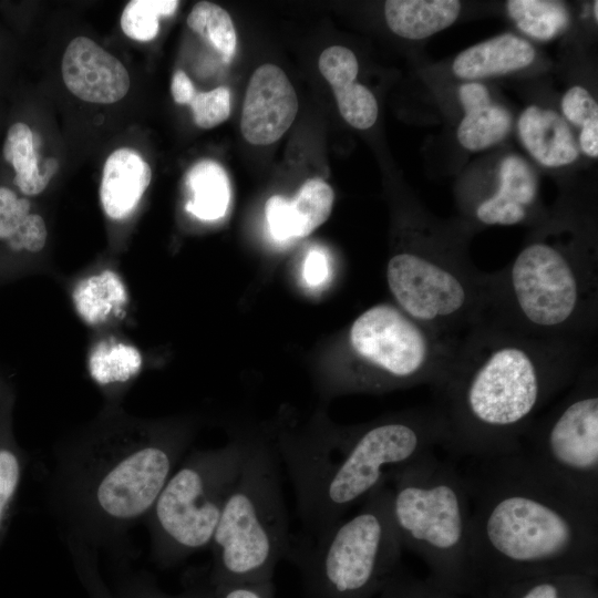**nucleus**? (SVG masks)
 Returning <instances> with one entry per match:
<instances>
[{"instance_id": "1", "label": "nucleus", "mask_w": 598, "mask_h": 598, "mask_svg": "<svg viewBox=\"0 0 598 598\" xmlns=\"http://www.w3.org/2000/svg\"><path fill=\"white\" fill-rule=\"evenodd\" d=\"M594 342L532 336L487 317L458 336L432 386L447 457L517 452L532 422L594 359Z\"/></svg>"}, {"instance_id": "2", "label": "nucleus", "mask_w": 598, "mask_h": 598, "mask_svg": "<svg viewBox=\"0 0 598 598\" xmlns=\"http://www.w3.org/2000/svg\"><path fill=\"white\" fill-rule=\"evenodd\" d=\"M467 462L471 568L514 576L596 566L598 513L546 481L519 451Z\"/></svg>"}, {"instance_id": "3", "label": "nucleus", "mask_w": 598, "mask_h": 598, "mask_svg": "<svg viewBox=\"0 0 598 598\" xmlns=\"http://www.w3.org/2000/svg\"><path fill=\"white\" fill-rule=\"evenodd\" d=\"M445 442V422L434 404L348 431L282 437L278 460L293 485L301 535L319 536L394 473Z\"/></svg>"}, {"instance_id": "4", "label": "nucleus", "mask_w": 598, "mask_h": 598, "mask_svg": "<svg viewBox=\"0 0 598 598\" xmlns=\"http://www.w3.org/2000/svg\"><path fill=\"white\" fill-rule=\"evenodd\" d=\"M185 446L177 433L122 424L66 447L56 460L52 497L70 542L115 543L145 520Z\"/></svg>"}, {"instance_id": "5", "label": "nucleus", "mask_w": 598, "mask_h": 598, "mask_svg": "<svg viewBox=\"0 0 598 598\" xmlns=\"http://www.w3.org/2000/svg\"><path fill=\"white\" fill-rule=\"evenodd\" d=\"M485 317L532 336L594 341L598 260L589 224L573 214L543 220L506 267L488 272Z\"/></svg>"}, {"instance_id": "6", "label": "nucleus", "mask_w": 598, "mask_h": 598, "mask_svg": "<svg viewBox=\"0 0 598 598\" xmlns=\"http://www.w3.org/2000/svg\"><path fill=\"white\" fill-rule=\"evenodd\" d=\"M404 243L386 264V282L398 308L424 327L458 337L480 322L488 307V272L467 255L470 230L413 213Z\"/></svg>"}, {"instance_id": "7", "label": "nucleus", "mask_w": 598, "mask_h": 598, "mask_svg": "<svg viewBox=\"0 0 598 598\" xmlns=\"http://www.w3.org/2000/svg\"><path fill=\"white\" fill-rule=\"evenodd\" d=\"M402 549L385 484L319 536L291 535L285 558L299 569L305 598H369L390 580Z\"/></svg>"}, {"instance_id": "8", "label": "nucleus", "mask_w": 598, "mask_h": 598, "mask_svg": "<svg viewBox=\"0 0 598 598\" xmlns=\"http://www.w3.org/2000/svg\"><path fill=\"white\" fill-rule=\"evenodd\" d=\"M278 457L261 444L246 445L210 545L212 585L272 579L291 535Z\"/></svg>"}, {"instance_id": "9", "label": "nucleus", "mask_w": 598, "mask_h": 598, "mask_svg": "<svg viewBox=\"0 0 598 598\" xmlns=\"http://www.w3.org/2000/svg\"><path fill=\"white\" fill-rule=\"evenodd\" d=\"M388 485L402 548L423 557L442 576L471 568V502L454 461L430 451L394 473Z\"/></svg>"}, {"instance_id": "10", "label": "nucleus", "mask_w": 598, "mask_h": 598, "mask_svg": "<svg viewBox=\"0 0 598 598\" xmlns=\"http://www.w3.org/2000/svg\"><path fill=\"white\" fill-rule=\"evenodd\" d=\"M246 445L194 452L175 468L146 517L154 559L164 567L210 548Z\"/></svg>"}, {"instance_id": "11", "label": "nucleus", "mask_w": 598, "mask_h": 598, "mask_svg": "<svg viewBox=\"0 0 598 598\" xmlns=\"http://www.w3.org/2000/svg\"><path fill=\"white\" fill-rule=\"evenodd\" d=\"M556 488L598 513V365L579 372L565 394L540 413L518 450Z\"/></svg>"}, {"instance_id": "12", "label": "nucleus", "mask_w": 598, "mask_h": 598, "mask_svg": "<svg viewBox=\"0 0 598 598\" xmlns=\"http://www.w3.org/2000/svg\"><path fill=\"white\" fill-rule=\"evenodd\" d=\"M458 337L440 334L392 305H375L351 324L348 341L364 367L357 386L427 384L442 378Z\"/></svg>"}, {"instance_id": "13", "label": "nucleus", "mask_w": 598, "mask_h": 598, "mask_svg": "<svg viewBox=\"0 0 598 598\" xmlns=\"http://www.w3.org/2000/svg\"><path fill=\"white\" fill-rule=\"evenodd\" d=\"M297 93L286 73L266 63L252 73L243 104L240 131L254 145L278 141L298 113Z\"/></svg>"}, {"instance_id": "14", "label": "nucleus", "mask_w": 598, "mask_h": 598, "mask_svg": "<svg viewBox=\"0 0 598 598\" xmlns=\"http://www.w3.org/2000/svg\"><path fill=\"white\" fill-rule=\"evenodd\" d=\"M61 71L68 90L85 102L115 103L130 90L123 63L87 37H76L69 43Z\"/></svg>"}, {"instance_id": "15", "label": "nucleus", "mask_w": 598, "mask_h": 598, "mask_svg": "<svg viewBox=\"0 0 598 598\" xmlns=\"http://www.w3.org/2000/svg\"><path fill=\"white\" fill-rule=\"evenodd\" d=\"M538 181L528 162L517 154L505 156L497 169L493 192L475 200L471 219L478 226H514L532 220L536 213Z\"/></svg>"}, {"instance_id": "16", "label": "nucleus", "mask_w": 598, "mask_h": 598, "mask_svg": "<svg viewBox=\"0 0 598 598\" xmlns=\"http://www.w3.org/2000/svg\"><path fill=\"white\" fill-rule=\"evenodd\" d=\"M516 127L525 151L544 167H565L580 155L571 126L551 109L535 104L526 106L517 118Z\"/></svg>"}, {"instance_id": "17", "label": "nucleus", "mask_w": 598, "mask_h": 598, "mask_svg": "<svg viewBox=\"0 0 598 598\" xmlns=\"http://www.w3.org/2000/svg\"><path fill=\"white\" fill-rule=\"evenodd\" d=\"M463 116L456 128L460 145L471 152L487 150L506 138L513 126L509 111L492 99L480 81H468L457 90Z\"/></svg>"}, {"instance_id": "18", "label": "nucleus", "mask_w": 598, "mask_h": 598, "mask_svg": "<svg viewBox=\"0 0 598 598\" xmlns=\"http://www.w3.org/2000/svg\"><path fill=\"white\" fill-rule=\"evenodd\" d=\"M535 58L536 50L528 40L506 32L460 52L453 60L452 71L465 82L480 81L520 71Z\"/></svg>"}, {"instance_id": "19", "label": "nucleus", "mask_w": 598, "mask_h": 598, "mask_svg": "<svg viewBox=\"0 0 598 598\" xmlns=\"http://www.w3.org/2000/svg\"><path fill=\"white\" fill-rule=\"evenodd\" d=\"M152 179V169L133 148L115 150L105 161L100 185V200L113 220L128 217L137 207Z\"/></svg>"}, {"instance_id": "20", "label": "nucleus", "mask_w": 598, "mask_h": 598, "mask_svg": "<svg viewBox=\"0 0 598 598\" xmlns=\"http://www.w3.org/2000/svg\"><path fill=\"white\" fill-rule=\"evenodd\" d=\"M48 229L43 217L32 210L28 197L0 186V249L16 259L39 254L45 247Z\"/></svg>"}, {"instance_id": "21", "label": "nucleus", "mask_w": 598, "mask_h": 598, "mask_svg": "<svg viewBox=\"0 0 598 598\" xmlns=\"http://www.w3.org/2000/svg\"><path fill=\"white\" fill-rule=\"evenodd\" d=\"M71 300L85 324L100 327L125 313L130 296L120 274L103 269L80 279L72 289Z\"/></svg>"}, {"instance_id": "22", "label": "nucleus", "mask_w": 598, "mask_h": 598, "mask_svg": "<svg viewBox=\"0 0 598 598\" xmlns=\"http://www.w3.org/2000/svg\"><path fill=\"white\" fill-rule=\"evenodd\" d=\"M462 4L456 0H389L384 17L390 30L404 39L423 40L451 27Z\"/></svg>"}, {"instance_id": "23", "label": "nucleus", "mask_w": 598, "mask_h": 598, "mask_svg": "<svg viewBox=\"0 0 598 598\" xmlns=\"http://www.w3.org/2000/svg\"><path fill=\"white\" fill-rule=\"evenodd\" d=\"M13 394L0 381V545L13 516L27 457L12 432Z\"/></svg>"}, {"instance_id": "24", "label": "nucleus", "mask_w": 598, "mask_h": 598, "mask_svg": "<svg viewBox=\"0 0 598 598\" xmlns=\"http://www.w3.org/2000/svg\"><path fill=\"white\" fill-rule=\"evenodd\" d=\"M2 154L14 171L13 184L24 197L41 194L59 168L55 158L40 163L37 142L31 127L24 122H14L8 128Z\"/></svg>"}, {"instance_id": "25", "label": "nucleus", "mask_w": 598, "mask_h": 598, "mask_svg": "<svg viewBox=\"0 0 598 598\" xmlns=\"http://www.w3.org/2000/svg\"><path fill=\"white\" fill-rule=\"evenodd\" d=\"M185 184L189 194L186 210L202 220L225 216L230 202L229 179L216 162L203 159L187 172Z\"/></svg>"}, {"instance_id": "26", "label": "nucleus", "mask_w": 598, "mask_h": 598, "mask_svg": "<svg viewBox=\"0 0 598 598\" xmlns=\"http://www.w3.org/2000/svg\"><path fill=\"white\" fill-rule=\"evenodd\" d=\"M142 365L140 349L114 337L95 343L87 358L89 374L102 388L126 384L140 373Z\"/></svg>"}, {"instance_id": "27", "label": "nucleus", "mask_w": 598, "mask_h": 598, "mask_svg": "<svg viewBox=\"0 0 598 598\" xmlns=\"http://www.w3.org/2000/svg\"><path fill=\"white\" fill-rule=\"evenodd\" d=\"M334 202L331 186L321 178L307 179L292 199H287L289 239L310 235L330 216Z\"/></svg>"}, {"instance_id": "28", "label": "nucleus", "mask_w": 598, "mask_h": 598, "mask_svg": "<svg viewBox=\"0 0 598 598\" xmlns=\"http://www.w3.org/2000/svg\"><path fill=\"white\" fill-rule=\"evenodd\" d=\"M506 10L524 34L539 41L555 39L569 23L567 8L558 1L509 0Z\"/></svg>"}, {"instance_id": "29", "label": "nucleus", "mask_w": 598, "mask_h": 598, "mask_svg": "<svg viewBox=\"0 0 598 598\" xmlns=\"http://www.w3.org/2000/svg\"><path fill=\"white\" fill-rule=\"evenodd\" d=\"M560 114L565 121L579 130L577 143L580 153L589 158L598 157V104L582 85L570 86L561 96Z\"/></svg>"}, {"instance_id": "30", "label": "nucleus", "mask_w": 598, "mask_h": 598, "mask_svg": "<svg viewBox=\"0 0 598 598\" xmlns=\"http://www.w3.org/2000/svg\"><path fill=\"white\" fill-rule=\"evenodd\" d=\"M187 25L221 53L224 61L229 62L237 45L236 30L229 13L220 6L200 1L196 3L187 17Z\"/></svg>"}, {"instance_id": "31", "label": "nucleus", "mask_w": 598, "mask_h": 598, "mask_svg": "<svg viewBox=\"0 0 598 598\" xmlns=\"http://www.w3.org/2000/svg\"><path fill=\"white\" fill-rule=\"evenodd\" d=\"M178 4L176 0L128 1L121 16V28L133 40L151 41L158 33V18L173 14Z\"/></svg>"}, {"instance_id": "32", "label": "nucleus", "mask_w": 598, "mask_h": 598, "mask_svg": "<svg viewBox=\"0 0 598 598\" xmlns=\"http://www.w3.org/2000/svg\"><path fill=\"white\" fill-rule=\"evenodd\" d=\"M339 112L354 128L367 130L374 125L379 115L373 93L357 80L333 89Z\"/></svg>"}, {"instance_id": "33", "label": "nucleus", "mask_w": 598, "mask_h": 598, "mask_svg": "<svg viewBox=\"0 0 598 598\" xmlns=\"http://www.w3.org/2000/svg\"><path fill=\"white\" fill-rule=\"evenodd\" d=\"M318 68L332 90L357 80L359 73L355 54L341 45L324 49L319 56Z\"/></svg>"}, {"instance_id": "34", "label": "nucleus", "mask_w": 598, "mask_h": 598, "mask_svg": "<svg viewBox=\"0 0 598 598\" xmlns=\"http://www.w3.org/2000/svg\"><path fill=\"white\" fill-rule=\"evenodd\" d=\"M189 105L196 125L213 128L225 122L230 114V92L226 86L198 92Z\"/></svg>"}, {"instance_id": "35", "label": "nucleus", "mask_w": 598, "mask_h": 598, "mask_svg": "<svg viewBox=\"0 0 598 598\" xmlns=\"http://www.w3.org/2000/svg\"><path fill=\"white\" fill-rule=\"evenodd\" d=\"M116 598H215L214 588L207 580L204 585H194L179 594H167L145 576L124 581L115 594Z\"/></svg>"}, {"instance_id": "36", "label": "nucleus", "mask_w": 598, "mask_h": 598, "mask_svg": "<svg viewBox=\"0 0 598 598\" xmlns=\"http://www.w3.org/2000/svg\"><path fill=\"white\" fill-rule=\"evenodd\" d=\"M70 548L75 561V568L90 598H116L100 575L95 558L86 546L79 543H70Z\"/></svg>"}, {"instance_id": "37", "label": "nucleus", "mask_w": 598, "mask_h": 598, "mask_svg": "<svg viewBox=\"0 0 598 598\" xmlns=\"http://www.w3.org/2000/svg\"><path fill=\"white\" fill-rule=\"evenodd\" d=\"M212 586L215 598H275L272 579L235 581Z\"/></svg>"}, {"instance_id": "38", "label": "nucleus", "mask_w": 598, "mask_h": 598, "mask_svg": "<svg viewBox=\"0 0 598 598\" xmlns=\"http://www.w3.org/2000/svg\"><path fill=\"white\" fill-rule=\"evenodd\" d=\"M553 574V573H551ZM540 577L533 580L518 591L517 598H565L564 585L566 580L557 578Z\"/></svg>"}, {"instance_id": "39", "label": "nucleus", "mask_w": 598, "mask_h": 598, "mask_svg": "<svg viewBox=\"0 0 598 598\" xmlns=\"http://www.w3.org/2000/svg\"><path fill=\"white\" fill-rule=\"evenodd\" d=\"M329 274V264L326 255L317 249L310 250L303 264V278L311 287L323 283Z\"/></svg>"}, {"instance_id": "40", "label": "nucleus", "mask_w": 598, "mask_h": 598, "mask_svg": "<svg viewBox=\"0 0 598 598\" xmlns=\"http://www.w3.org/2000/svg\"><path fill=\"white\" fill-rule=\"evenodd\" d=\"M171 92L174 101L178 104H190L197 93L193 82L182 70H177L173 74Z\"/></svg>"}, {"instance_id": "41", "label": "nucleus", "mask_w": 598, "mask_h": 598, "mask_svg": "<svg viewBox=\"0 0 598 598\" xmlns=\"http://www.w3.org/2000/svg\"><path fill=\"white\" fill-rule=\"evenodd\" d=\"M597 9H598V1H595V2L592 3V16H594V18H595V21L598 20V11H597Z\"/></svg>"}]
</instances>
